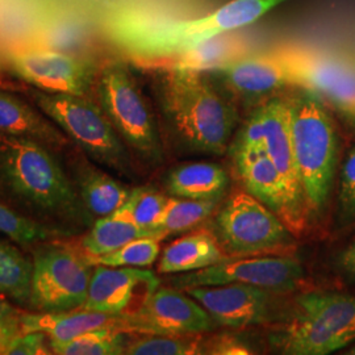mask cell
Listing matches in <instances>:
<instances>
[{
    "label": "cell",
    "instance_id": "cell-1",
    "mask_svg": "<svg viewBox=\"0 0 355 355\" xmlns=\"http://www.w3.org/2000/svg\"><path fill=\"white\" fill-rule=\"evenodd\" d=\"M0 199L62 236L89 228L69 171L48 146L0 133Z\"/></svg>",
    "mask_w": 355,
    "mask_h": 355
},
{
    "label": "cell",
    "instance_id": "cell-2",
    "mask_svg": "<svg viewBox=\"0 0 355 355\" xmlns=\"http://www.w3.org/2000/svg\"><path fill=\"white\" fill-rule=\"evenodd\" d=\"M162 112L178 140L192 152L223 155L232 144L237 110L207 71L168 64L158 74Z\"/></svg>",
    "mask_w": 355,
    "mask_h": 355
},
{
    "label": "cell",
    "instance_id": "cell-3",
    "mask_svg": "<svg viewBox=\"0 0 355 355\" xmlns=\"http://www.w3.org/2000/svg\"><path fill=\"white\" fill-rule=\"evenodd\" d=\"M292 152L302 186L306 217L316 218L327 207L337 166V133L324 102L297 89L287 96Z\"/></svg>",
    "mask_w": 355,
    "mask_h": 355
},
{
    "label": "cell",
    "instance_id": "cell-4",
    "mask_svg": "<svg viewBox=\"0 0 355 355\" xmlns=\"http://www.w3.org/2000/svg\"><path fill=\"white\" fill-rule=\"evenodd\" d=\"M355 340V296L305 292L295 299L290 316L270 334L282 354L325 355Z\"/></svg>",
    "mask_w": 355,
    "mask_h": 355
},
{
    "label": "cell",
    "instance_id": "cell-5",
    "mask_svg": "<svg viewBox=\"0 0 355 355\" xmlns=\"http://www.w3.org/2000/svg\"><path fill=\"white\" fill-rule=\"evenodd\" d=\"M38 110L60 128L92 162L123 177L133 178V155L99 103L87 95L31 92Z\"/></svg>",
    "mask_w": 355,
    "mask_h": 355
},
{
    "label": "cell",
    "instance_id": "cell-6",
    "mask_svg": "<svg viewBox=\"0 0 355 355\" xmlns=\"http://www.w3.org/2000/svg\"><path fill=\"white\" fill-rule=\"evenodd\" d=\"M99 105L137 159L148 166L164 162V146L152 108L125 62L99 69L95 80Z\"/></svg>",
    "mask_w": 355,
    "mask_h": 355
},
{
    "label": "cell",
    "instance_id": "cell-7",
    "mask_svg": "<svg viewBox=\"0 0 355 355\" xmlns=\"http://www.w3.org/2000/svg\"><path fill=\"white\" fill-rule=\"evenodd\" d=\"M284 1L287 0H232L198 19L170 21L150 31L132 32L127 35L128 41L146 55L178 58L217 35L253 24Z\"/></svg>",
    "mask_w": 355,
    "mask_h": 355
},
{
    "label": "cell",
    "instance_id": "cell-8",
    "mask_svg": "<svg viewBox=\"0 0 355 355\" xmlns=\"http://www.w3.org/2000/svg\"><path fill=\"white\" fill-rule=\"evenodd\" d=\"M212 233L228 258L288 250L291 229L248 191H236L216 212Z\"/></svg>",
    "mask_w": 355,
    "mask_h": 355
},
{
    "label": "cell",
    "instance_id": "cell-9",
    "mask_svg": "<svg viewBox=\"0 0 355 355\" xmlns=\"http://www.w3.org/2000/svg\"><path fill=\"white\" fill-rule=\"evenodd\" d=\"M32 261L29 308L38 312H62L83 306L94 272L86 254L51 240L37 245Z\"/></svg>",
    "mask_w": 355,
    "mask_h": 355
},
{
    "label": "cell",
    "instance_id": "cell-10",
    "mask_svg": "<svg viewBox=\"0 0 355 355\" xmlns=\"http://www.w3.org/2000/svg\"><path fill=\"white\" fill-rule=\"evenodd\" d=\"M263 148L270 159L277 166L284 182L287 195L302 225L306 223L304 199L297 168L292 152L290 132V108L287 96H272L255 107L245 121L230 148Z\"/></svg>",
    "mask_w": 355,
    "mask_h": 355
},
{
    "label": "cell",
    "instance_id": "cell-11",
    "mask_svg": "<svg viewBox=\"0 0 355 355\" xmlns=\"http://www.w3.org/2000/svg\"><path fill=\"white\" fill-rule=\"evenodd\" d=\"M293 86L315 94L341 114L355 119V55L338 51L282 53Z\"/></svg>",
    "mask_w": 355,
    "mask_h": 355
},
{
    "label": "cell",
    "instance_id": "cell-12",
    "mask_svg": "<svg viewBox=\"0 0 355 355\" xmlns=\"http://www.w3.org/2000/svg\"><path fill=\"white\" fill-rule=\"evenodd\" d=\"M304 280V270L292 257L227 258L216 265L173 278L175 288L242 283L277 293L297 290Z\"/></svg>",
    "mask_w": 355,
    "mask_h": 355
},
{
    "label": "cell",
    "instance_id": "cell-13",
    "mask_svg": "<svg viewBox=\"0 0 355 355\" xmlns=\"http://www.w3.org/2000/svg\"><path fill=\"white\" fill-rule=\"evenodd\" d=\"M121 318L123 330L136 334H202L216 325L202 305L175 287H158L137 312Z\"/></svg>",
    "mask_w": 355,
    "mask_h": 355
},
{
    "label": "cell",
    "instance_id": "cell-14",
    "mask_svg": "<svg viewBox=\"0 0 355 355\" xmlns=\"http://www.w3.org/2000/svg\"><path fill=\"white\" fill-rule=\"evenodd\" d=\"M13 74L36 89L89 95L99 69L89 58L54 51H28L10 57Z\"/></svg>",
    "mask_w": 355,
    "mask_h": 355
},
{
    "label": "cell",
    "instance_id": "cell-15",
    "mask_svg": "<svg viewBox=\"0 0 355 355\" xmlns=\"http://www.w3.org/2000/svg\"><path fill=\"white\" fill-rule=\"evenodd\" d=\"M189 293L215 321L216 325L243 329L266 322L277 308V292L242 283L189 287Z\"/></svg>",
    "mask_w": 355,
    "mask_h": 355
},
{
    "label": "cell",
    "instance_id": "cell-16",
    "mask_svg": "<svg viewBox=\"0 0 355 355\" xmlns=\"http://www.w3.org/2000/svg\"><path fill=\"white\" fill-rule=\"evenodd\" d=\"M83 309L127 316L137 312L159 287L161 280L139 267L94 266Z\"/></svg>",
    "mask_w": 355,
    "mask_h": 355
},
{
    "label": "cell",
    "instance_id": "cell-17",
    "mask_svg": "<svg viewBox=\"0 0 355 355\" xmlns=\"http://www.w3.org/2000/svg\"><path fill=\"white\" fill-rule=\"evenodd\" d=\"M207 73L243 102L254 104L266 102L280 89L293 85L291 71L282 53L258 57L245 55Z\"/></svg>",
    "mask_w": 355,
    "mask_h": 355
},
{
    "label": "cell",
    "instance_id": "cell-18",
    "mask_svg": "<svg viewBox=\"0 0 355 355\" xmlns=\"http://www.w3.org/2000/svg\"><path fill=\"white\" fill-rule=\"evenodd\" d=\"M243 189L267 205L296 234L304 228L292 209L284 182L263 148H230Z\"/></svg>",
    "mask_w": 355,
    "mask_h": 355
},
{
    "label": "cell",
    "instance_id": "cell-19",
    "mask_svg": "<svg viewBox=\"0 0 355 355\" xmlns=\"http://www.w3.org/2000/svg\"><path fill=\"white\" fill-rule=\"evenodd\" d=\"M76 192L95 220L114 214L127 202L132 189L121 183L89 157H71L67 170Z\"/></svg>",
    "mask_w": 355,
    "mask_h": 355
},
{
    "label": "cell",
    "instance_id": "cell-20",
    "mask_svg": "<svg viewBox=\"0 0 355 355\" xmlns=\"http://www.w3.org/2000/svg\"><path fill=\"white\" fill-rule=\"evenodd\" d=\"M0 133L64 150L71 141L46 114L11 92L0 89Z\"/></svg>",
    "mask_w": 355,
    "mask_h": 355
},
{
    "label": "cell",
    "instance_id": "cell-21",
    "mask_svg": "<svg viewBox=\"0 0 355 355\" xmlns=\"http://www.w3.org/2000/svg\"><path fill=\"white\" fill-rule=\"evenodd\" d=\"M114 328L123 330V318L89 309H74L62 312H23L21 330L42 331L51 343H69L91 330Z\"/></svg>",
    "mask_w": 355,
    "mask_h": 355
},
{
    "label": "cell",
    "instance_id": "cell-22",
    "mask_svg": "<svg viewBox=\"0 0 355 355\" xmlns=\"http://www.w3.org/2000/svg\"><path fill=\"white\" fill-rule=\"evenodd\" d=\"M228 257L212 230L200 229L167 245L158 263L161 274H186L216 265Z\"/></svg>",
    "mask_w": 355,
    "mask_h": 355
},
{
    "label": "cell",
    "instance_id": "cell-23",
    "mask_svg": "<svg viewBox=\"0 0 355 355\" xmlns=\"http://www.w3.org/2000/svg\"><path fill=\"white\" fill-rule=\"evenodd\" d=\"M229 186L227 170L214 162H190L171 168L165 178L170 196L193 200H221Z\"/></svg>",
    "mask_w": 355,
    "mask_h": 355
},
{
    "label": "cell",
    "instance_id": "cell-24",
    "mask_svg": "<svg viewBox=\"0 0 355 355\" xmlns=\"http://www.w3.org/2000/svg\"><path fill=\"white\" fill-rule=\"evenodd\" d=\"M142 237H159L165 236L155 228H144L125 218L110 215L96 218L89 227L86 236L82 239L80 246L83 253L89 257H98L111 253L116 249L127 245L128 242Z\"/></svg>",
    "mask_w": 355,
    "mask_h": 355
},
{
    "label": "cell",
    "instance_id": "cell-25",
    "mask_svg": "<svg viewBox=\"0 0 355 355\" xmlns=\"http://www.w3.org/2000/svg\"><path fill=\"white\" fill-rule=\"evenodd\" d=\"M33 261L12 241L0 239V296L29 306Z\"/></svg>",
    "mask_w": 355,
    "mask_h": 355
},
{
    "label": "cell",
    "instance_id": "cell-26",
    "mask_svg": "<svg viewBox=\"0 0 355 355\" xmlns=\"http://www.w3.org/2000/svg\"><path fill=\"white\" fill-rule=\"evenodd\" d=\"M229 33L230 32L221 33L207 40L203 44L175 58L170 64L208 71L245 57V44L240 38Z\"/></svg>",
    "mask_w": 355,
    "mask_h": 355
},
{
    "label": "cell",
    "instance_id": "cell-27",
    "mask_svg": "<svg viewBox=\"0 0 355 355\" xmlns=\"http://www.w3.org/2000/svg\"><path fill=\"white\" fill-rule=\"evenodd\" d=\"M207 347L200 334L162 336L139 334L129 337L124 354L130 355H193L205 354Z\"/></svg>",
    "mask_w": 355,
    "mask_h": 355
},
{
    "label": "cell",
    "instance_id": "cell-28",
    "mask_svg": "<svg viewBox=\"0 0 355 355\" xmlns=\"http://www.w3.org/2000/svg\"><path fill=\"white\" fill-rule=\"evenodd\" d=\"M218 200H193L170 196L157 227L165 237L187 232L215 214Z\"/></svg>",
    "mask_w": 355,
    "mask_h": 355
},
{
    "label": "cell",
    "instance_id": "cell-29",
    "mask_svg": "<svg viewBox=\"0 0 355 355\" xmlns=\"http://www.w3.org/2000/svg\"><path fill=\"white\" fill-rule=\"evenodd\" d=\"M128 331L104 328L91 330L69 343H51L53 354L117 355L124 354Z\"/></svg>",
    "mask_w": 355,
    "mask_h": 355
},
{
    "label": "cell",
    "instance_id": "cell-30",
    "mask_svg": "<svg viewBox=\"0 0 355 355\" xmlns=\"http://www.w3.org/2000/svg\"><path fill=\"white\" fill-rule=\"evenodd\" d=\"M0 233L20 246L40 245L64 237L60 232L48 228L33 218L21 215L0 199Z\"/></svg>",
    "mask_w": 355,
    "mask_h": 355
},
{
    "label": "cell",
    "instance_id": "cell-31",
    "mask_svg": "<svg viewBox=\"0 0 355 355\" xmlns=\"http://www.w3.org/2000/svg\"><path fill=\"white\" fill-rule=\"evenodd\" d=\"M167 202L168 198L153 187H137L132 189L127 202L112 215L144 228H155L164 215Z\"/></svg>",
    "mask_w": 355,
    "mask_h": 355
},
{
    "label": "cell",
    "instance_id": "cell-32",
    "mask_svg": "<svg viewBox=\"0 0 355 355\" xmlns=\"http://www.w3.org/2000/svg\"><path fill=\"white\" fill-rule=\"evenodd\" d=\"M159 237H142L116 249L111 253L98 257H89L87 259L92 266L110 267H145L152 266L159 257L161 252Z\"/></svg>",
    "mask_w": 355,
    "mask_h": 355
},
{
    "label": "cell",
    "instance_id": "cell-33",
    "mask_svg": "<svg viewBox=\"0 0 355 355\" xmlns=\"http://www.w3.org/2000/svg\"><path fill=\"white\" fill-rule=\"evenodd\" d=\"M49 337L42 331H26L19 334L10 343L3 354L10 355H40L51 354Z\"/></svg>",
    "mask_w": 355,
    "mask_h": 355
},
{
    "label": "cell",
    "instance_id": "cell-34",
    "mask_svg": "<svg viewBox=\"0 0 355 355\" xmlns=\"http://www.w3.org/2000/svg\"><path fill=\"white\" fill-rule=\"evenodd\" d=\"M23 312L13 308L0 297V353L3 354L6 347L23 333L21 330Z\"/></svg>",
    "mask_w": 355,
    "mask_h": 355
},
{
    "label": "cell",
    "instance_id": "cell-35",
    "mask_svg": "<svg viewBox=\"0 0 355 355\" xmlns=\"http://www.w3.org/2000/svg\"><path fill=\"white\" fill-rule=\"evenodd\" d=\"M340 203L346 216H355V148L343 162Z\"/></svg>",
    "mask_w": 355,
    "mask_h": 355
},
{
    "label": "cell",
    "instance_id": "cell-36",
    "mask_svg": "<svg viewBox=\"0 0 355 355\" xmlns=\"http://www.w3.org/2000/svg\"><path fill=\"white\" fill-rule=\"evenodd\" d=\"M208 353L224 355L252 354L250 349L240 340L223 336L218 340H216L214 345L209 347Z\"/></svg>",
    "mask_w": 355,
    "mask_h": 355
},
{
    "label": "cell",
    "instance_id": "cell-37",
    "mask_svg": "<svg viewBox=\"0 0 355 355\" xmlns=\"http://www.w3.org/2000/svg\"><path fill=\"white\" fill-rule=\"evenodd\" d=\"M341 266L350 274L355 275V242L352 243L341 257Z\"/></svg>",
    "mask_w": 355,
    "mask_h": 355
},
{
    "label": "cell",
    "instance_id": "cell-38",
    "mask_svg": "<svg viewBox=\"0 0 355 355\" xmlns=\"http://www.w3.org/2000/svg\"><path fill=\"white\" fill-rule=\"evenodd\" d=\"M350 354H355V347L352 350V352H350Z\"/></svg>",
    "mask_w": 355,
    "mask_h": 355
},
{
    "label": "cell",
    "instance_id": "cell-39",
    "mask_svg": "<svg viewBox=\"0 0 355 355\" xmlns=\"http://www.w3.org/2000/svg\"><path fill=\"white\" fill-rule=\"evenodd\" d=\"M1 69H3V66H1V62H0V73H1Z\"/></svg>",
    "mask_w": 355,
    "mask_h": 355
},
{
    "label": "cell",
    "instance_id": "cell-40",
    "mask_svg": "<svg viewBox=\"0 0 355 355\" xmlns=\"http://www.w3.org/2000/svg\"><path fill=\"white\" fill-rule=\"evenodd\" d=\"M0 354H1V353H0Z\"/></svg>",
    "mask_w": 355,
    "mask_h": 355
}]
</instances>
